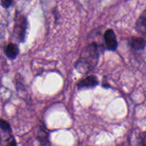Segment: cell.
I'll use <instances>...</instances> for the list:
<instances>
[{"mask_svg": "<svg viewBox=\"0 0 146 146\" xmlns=\"http://www.w3.org/2000/svg\"><path fill=\"white\" fill-rule=\"evenodd\" d=\"M6 146H17V142H16L15 139H14V138L12 135L8 138Z\"/></svg>", "mask_w": 146, "mask_h": 146, "instance_id": "8fae6325", "label": "cell"}, {"mask_svg": "<svg viewBox=\"0 0 146 146\" xmlns=\"http://www.w3.org/2000/svg\"><path fill=\"white\" fill-rule=\"evenodd\" d=\"M27 29V19L24 15H17L14 28V35L16 39L23 42L25 39Z\"/></svg>", "mask_w": 146, "mask_h": 146, "instance_id": "7a4b0ae2", "label": "cell"}, {"mask_svg": "<svg viewBox=\"0 0 146 146\" xmlns=\"http://www.w3.org/2000/svg\"><path fill=\"white\" fill-rule=\"evenodd\" d=\"M101 53V46L97 43L88 44L81 51L79 58L75 64V68L78 73L88 74L97 66Z\"/></svg>", "mask_w": 146, "mask_h": 146, "instance_id": "6da1fadb", "label": "cell"}, {"mask_svg": "<svg viewBox=\"0 0 146 146\" xmlns=\"http://www.w3.org/2000/svg\"><path fill=\"white\" fill-rule=\"evenodd\" d=\"M13 0H1V4L4 8H9L12 4Z\"/></svg>", "mask_w": 146, "mask_h": 146, "instance_id": "7c38bea8", "label": "cell"}, {"mask_svg": "<svg viewBox=\"0 0 146 146\" xmlns=\"http://www.w3.org/2000/svg\"><path fill=\"white\" fill-rule=\"evenodd\" d=\"M98 84V80L95 76H89L86 78L81 80L77 84V87L78 89H84V88H94Z\"/></svg>", "mask_w": 146, "mask_h": 146, "instance_id": "277c9868", "label": "cell"}, {"mask_svg": "<svg viewBox=\"0 0 146 146\" xmlns=\"http://www.w3.org/2000/svg\"><path fill=\"white\" fill-rule=\"evenodd\" d=\"M0 128L3 131H11V126L9 124L2 119H0Z\"/></svg>", "mask_w": 146, "mask_h": 146, "instance_id": "9c48e42d", "label": "cell"}, {"mask_svg": "<svg viewBox=\"0 0 146 146\" xmlns=\"http://www.w3.org/2000/svg\"><path fill=\"white\" fill-rule=\"evenodd\" d=\"M104 40H105L106 48L108 51H114L117 49L118 41L113 30L108 29L106 31L104 34Z\"/></svg>", "mask_w": 146, "mask_h": 146, "instance_id": "3957f363", "label": "cell"}, {"mask_svg": "<svg viewBox=\"0 0 146 146\" xmlns=\"http://www.w3.org/2000/svg\"><path fill=\"white\" fill-rule=\"evenodd\" d=\"M138 143L141 146H146V132L142 133L138 138Z\"/></svg>", "mask_w": 146, "mask_h": 146, "instance_id": "30bf717a", "label": "cell"}, {"mask_svg": "<svg viewBox=\"0 0 146 146\" xmlns=\"http://www.w3.org/2000/svg\"><path fill=\"white\" fill-rule=\"evenodd\" d=\"M4 52H5V54L7 56V58H9L11 60H14L18 56L19 53V47L17 44L11 43V44H8L6 46Z\"/></svg>", "mask_w": 146, "mask_h": 146, "instance_id": "52a82bcc", "label": "cell"}, {"mask_svg": "<svg viewBox=\"0 0 146 146\" xmlns=\"http://www.w3.org/2000/svg\"><path fill=\"white\" fill-rule=\"evenodd\" d=\"M128 45L135 51L144 49L146 46V41L142 37L132 36L128 39Z\"/></svg>", "mask_w": 146, "mask_h": 146, "instance_id": "5b68a950", "label": "cell"}, {"mask_svg": "<svg viewBox=\"0 0 146 146\" xmlns=\"http://www.w3.org/2000/svg\"><path fill=\"white\" fill-rule=\"evenodd\" d=\"M36 138L41 145H46L48 143V133L44 125H41L39 127Z\"/></svg>", "mask_w": 146, "mask_h": 146, "instance_id": "ba28073f", "label": "cell"}, {"mask_svg": "<svg viewBox=\"0 0 146 146\" xmlns=\"http://www.w3.org/2000/svg\"><path fill=\"white\" fill-rule=\"evenodd\" d=\"M135 30L141 35H146V9L144 10L135 23Z\"/></svg>", "mask_w": 146, "mask_h": 146, "instance_id": "8992f818", "label": "cell"}]
</instances>
